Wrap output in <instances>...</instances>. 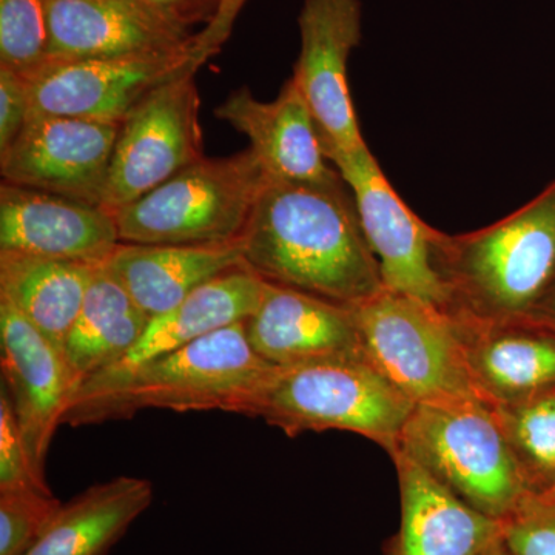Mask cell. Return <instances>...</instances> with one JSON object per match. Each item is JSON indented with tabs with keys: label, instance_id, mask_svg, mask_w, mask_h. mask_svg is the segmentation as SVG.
I'll return each instance as SVG.
<instances>
[{
	"label": "cell",
	"instance_id": "d6a6232c",
	"mask_svg": "<svg viewBox=\"0 0 555 555\" xmlns=\"http://www.w3.org/2000/svg\"><path fill=\"white\" fill-rule=\"evenodd\" d=\"M480 555H513L509 553V550H507L505 542H503L502 537L500 539H496L494 543H491L483 553Z\"/></svg>",
	"mask_w": 555,
	"mask_h": 555
},
{
	"label": "cell",
	"instance_id": "836d02e7",
	"mask_svg": "<svg viewBox=\"0 0 555 555\" xmlns=\"http://www.w3.org/2000/svg\"><path fill=\"white\" fill-rule=\"evenodd\" d=\"M542 495L547 496V499L555 500V483L553 486H551V488L547 489V491L543 492Z\"/></svg>",
	"mask_w": 555,
	"mask_h": 555
},
{
	"label": "cell",
	"instance_id": "7c38bea8",
	"mask_svg": "<svg viewBox=\"0 0 555 555\" xmlns=\"http://www.w3.org/2000/svg\"><path fill=\"white\" fill-rule=\"evenodd\" d=\"M301 50L292 80L315 119L324 155L366 145L347 82L361 40L360 0H306L298 17Z\"/></svg>",
	"mask_w": 555,
	"mask_h": 555
},
{
	"label": "cell",
	"instance_id": "ac0fdd59",
	"mask_svg": "<svg viewBox=\"0 0 555 555\" xmlns=\"http://www.w3.org/2000/svg\"><path fill=\"white\" fill-rule=\"evenodd\" d=\"M454 321L486 403L499 406L554 392V326L532 315L491 323Z\"/></svg>",
	"mask_w": 555,
	"mask_h": 555
},
{
	"label": "cell",
	"instance_id": "30bf717a",
	"mask_svg": "<svg viewBox=\"0 0 555 555\" xmlns=\"http://www.w3.org/2000/svg\"><path fill=\"white\" fill-rule=\"evenodd\" d=\"M198 115L195 73L145 98L120 124L102 207L119 210L206 158Z\"/></svg>",
	"mask_w": 555,
	"mask_h": 555
},
{
	"label": "cell",
	"instance_id": "4316f807",
	"mask_svg": "<svg viewBox=\"0 0 555 555\" xmlns=\"http://www.w3.org/2000/svg\"><path fill=\"white\" fill-rule=\"evenodd\" d=\"M62 502L50 489L0 491V555H24L57 516Z\"/></svg>",
	"mask_w": 555,
	"mask_h": 555
},
{
	"label": "cell",
	"instance_id": "ffe728a7",
	"mask_svg": "<svg viewBox=\"0 0 555 555\" xmlns=\"http://www.w3.org/2000/svg\"><path fill=\"white\" fill-rule=\"evenodd\" d=\"M266 281L246 264L208 281L181 305L150 318L144 334L126 357L80 385L78 392H90L115 382L153 358L166 356L218 328L246 321L261 299Z\"/></svg>",
	"mask_w": 555,
	"mask_h": 555
},
{
	"label": "cell",
	"instance_id": "4fadbf2b",
	"mask_svg": "<svg viewBox=\"0 0 555 555\" xmlns=\"http://www.w3.org/2000/svg\"><path fill=\"white\" fill-rule=\"evenodd\" d=\"M0 364L33 473L47 483V452L80 379L64 352L5 299H0Z\"/></svg>",
	"mask_w": 555,
	"mask_h": 555
},
{
	"label": "cell",
	"instance_id": "f1b7e54d",
	"mask_svg": "<svg viewBox=\"0 0 555 555\" xmlns=\"http://www.w3.org/2000/svg\"><path fill=\"white\" fill-rule=\"evenodd\" d=\"M50 489L33 473L27 449L22 440L13 404L5 386L0 389V491Z\"/></svg>",
	"mask_w": 555,
	"mask_h": 555
},
{
	"label": "cell",
	"instance_id": "d6986e66",
	"mask_svg": "<svg viewBox=\"0 0 555 555\" xmlns=\"http://www.w3.org/2000/svg\"><path fill=\"white\" fill-rule=\"evenodd\" d=\"M400 486V528L386 555H480L503 521L478 513L406 455H392Z\"/></svg>",
	"mask_w": 555,
	"mask_h": 555
},
{
	"label": "cell",
	"instance_id": "4dcf8cb0",
	"mask_svg": "<svg viewBox=\"0 0 555 555\" xmlns=\"http://www.w3.org/2000/svg\"><path fill=\"white\" fill-rule=\"evenodd\" d=\"M160 16L192 30L196 25L206 28L225 17H235L244 0H141Z\"/></svg>",
	"mask_w": 555,
	"mask_h": 555
},
{
	"label": "cell",
	"instance_id": "484cf974",
	"mask_svg": "<svg viewBox=\"0 0 555 555\" xmlns=\"http://www.w3.org/2000/svg\"><path fill=\"white\" fill-rule=\"evenodd\" d=\"M49 61L43 0H0V67L28 78Z\"/></svg>",
	"mask_w": 555,
	"mask_h": 555
},
{
	"label": "cell",
	"instance_id": "9a60e30c",
	"mask_svg": "<svg viewBox=\"0 0 555 555\" xmlns=\"http://www.w3.org/2000/svg\"><path fill=\"white\" fill-rule=\"evenodd\" d=\"M120 244L115 215L21 185H0V251L104 266Z\"/></svg>",
	"mask_w": 555,
	"mask_h": 555
},
{
	"label": "cell",
	"instance_id": "44dd1931",
	"mask_svg": "<svg viewBox=\"0 0 555 555\" xmlns=\"http://www.w3.org/2000/svg\"><path fill=\"white\" fill-rule=\"evenodd\" d=\"M246 264L240 241L207 246L120 243L104 268L149 318L181 305L208 281Z\"/></svg>",
	"mask_w": 555,
	"mask_h": 555
},
{
	"label": "cell",
	"instance_id": "2e32d148",
	"mask_svg": "<svg viewBox=\"0 0 555 555\" xmlns=\"http://www.w3.org/2000/svg\"><path fill=\"white\" fill-rule=\"evenodd\" d=\"M215 116L250 141L248 149L272 181L324 185L343 181L324 155L315 119L294 80L288 79L269 102L241 87L215 108Z\"/></svg>",
	"mask_w": 555,
	"mask_h": 555
},
{
	"label": "cell",
	"instance_id": "83f0119b",
	"mask_svg": "<svg viewBox=\"0 0 555 555\" xmlns=\"http://www.w3.org/2000/svg\"><path fill=\"white\" fill-rule=\"evenodd\" d=\"M502 539L513 555H555V500L526 496L503 521Z\"/></svg>",
	"mask_w": 555,
	"mask_h": 555
},
{
	"label": "cell",
	"instance_id": "9c48e42d",
	"mask_svg": "<svg viewBox=\"0 0 555 555\" xmlns=\"http://www.w3.org/2000/svg\"><path fill=\"white\" fill-rule=\"evenodd\" d=\"M326 158L352 192L358 219L374 251L385 288L448 313V292L434 268L433 225L400 198L367 144Z\"/></svg>",
	"mask_w": 555,
	"mask_h": 555
},
{
	"label": "cell",
	"instance_id": "277c9868",
	"mask_svg": "<svg viewBox=\"0 0 555 555\" xmlns=\"http://www.w3.org/2000/svg\"><path fill=\"white\" fill-rule=\"evenodd\" d=\"M397 452L494 520L505 521L532 494L494 408L480 398L415 404Z\"/></svg>",
	"mask_w": 555,
	"mask_h": 555
},
{
	"label": "cell",
	"instance_id": "f546056e",
	"mask_svg": "<svg viewBox=\"0 0 555 555\" xmlns=\"http://www.w3.org/2000/svg\"><path fill=\"white\" fill-rule=\"evenodd\" d=\"M33 115L27 80L0 67V155L13 145Z\"/></svg>",
	"mask_w": 555,
	"mask_h": 555
},
{
	"label": "cell",
	"instance_id": "3957f363",
	"mask_svg": "<svg viewBox=\"0 0 555 555\" xmlns=\"http://www.w3.org/2000/svg\"><path fill=\"white\" fill-rule=\"evenodd\" d=\"M276 371L255 352L241 321L153 358L100 389L76 393L62 425L130 418L144 409L254 416Z\"/></svg>",
	"mask_w": 555,
	"mask_h": 555
},
{
	"label": "cell",
	"instance_id": "1f68e13d",
	"mask_svg": "<svg viewBox=\"0 0 555 555\" xmlns=\"http://www.w3.org/2000/svg\"><path fill=\"white\" fill-rule=\"evenodd\" d=\"M532 317L539 318V320L545 321V323L555 327V278Z\"/></svg>",
	"mask_w": 555,
	"mask_h": 555
},
{
	"label": "cell",
	"instance_id": "7a4b0ae2",
	"mask_svg": "<svg viewBox=\"0 0 555 555\" xmlns=\"http://www.w3.org/2000/svg\"><path fill=\"white\" fill-rule=\"evenodd\" d=\"M430 244L449 315L477 323L532 315L555 278V179L495 224L460 235L433 229Z\"/></svg>",
	"mask_w": 555,
	"mask_h": 555
},
{
	"label": "cell",
	"instance_id": "52a82bcc",
	"mask_svg": "<svg viewBox=\"0 0 555 555\" xmlns=\"http://www.w3.org/2000/svg\"><path fill=\"white\" fill-rule=\"evenodd\" d=\"M353 312L364 358L412 403L483 400L444 310L385 288Z\"/></svg>",
	"mask_w": 555,
	"mask_h": 555
},
{
	"label": "cell",
	"instance_id": "ba28073f",
	"mask_svg": "<svg viewBox=\"0 0 555 555\" xmlns=\"http://www.w3.org/2000/svg\"><path fill=\"white\" fill-rule=\"evenodd\" d=\"M233 17L204 28L188 50L116 60L47 61L27 80L33 115L120 124L153 91L196 73L224 42Z\"/></svg>",
	"mask_w": 555,
	"mask_h": 555
},
{
	"label": "cell",
	"instance_id": "603a6c76",
	"mask_svg": "<svg viewBox=\"0 0 555 555\" xmlns=\"http://www.w3.org/2000/svg\"><path fill=\"white\" fill-rule=\"evenodd\" d=\"M98 268L87 262L0 251V299L20 310L64 352L65 339Z\"/></svg>",
	"mask_w": 555,
	"mask_h": 555
},
{
	"label": "cell",
	"instance_id": "cb8c5ba5",
	"mask_svg": "<svg viewBox=\"0 0 555 555\" xmlns=\"http://www.w3.org/2000/svg\"><path fill=\"white\" fill-rule=\"evenodd\" d=\"M149 321L126 288L100 266L64 346L65 358L80 385L126 357Z\"/></svg>",
	"mask_w": 555,
	"mask_h": 555
},
{
	"label": "cell",
	"instance_id": "5b68a950",
	"mask_svg": "<svg viewBox=\"0 0 555 555\" xmlns=\"http://www.w3.org/2000/svg\"><path fill=\"white\" fill-rule=\"evenodd\" d=\"M415 404L366 358L278 367L254 416L288 437L346 430L392 455Z\"/></svg>",
	"mask_w": 555,
	"mask_h": 555
},
{
	"label": "cell",
	"instance_id": "8992f818",
	"mask_svg": "<svg viewBox=\"0 0 555 555\" xmlns=\"http://www.w3.org/2000/svg\"><path fill=\"white\" fill-rule=\"evenodd\" d=\"M269 177L250 149L203 158L113 211L120 243L207 246L240 241Z\"/></svg>",
	"mask_w": 555,
	"mask_h": 555
},
{
	"label": "cell",
	"instance_id": "e0dca14e",
	"mask_svg": "<svg viewBox=\"0 0 555 555\" xmlns=\"http://www.w3.org/2000/svg\"><path fill=\"white\" fill-rule=\"evenodd\" d=\"M244 327L255 352L278 367L364 358L353 308L268 281Z\"/></svg>",
	"mask_w": 555,
	"mask_h": 555
},
{
	"label": "cell",
	"instance_id": "7402d4cb",
	"mask_svg": "<svg viewBox=\"0 0 555 555\" xmlns=\"http://www.w3.org/2000/svg\"><path fill=\"white\" fill-rule=\"evenodd\" d=\"M153 485L120 476L91 486L62 507L24 555H107L152 505Z\"/></svg>",
	"mask_w": 555,
	"mask_h": 555
},
{
	"label": "cell",
	"instance_id": "6da1fadb",
	"mask_svg": "<svg viewBox=\"0 0 555 555\" xmlns=\"http://www.w3.org/2000/svg\"><path fill=\"white\" fill-rule=\"evenodd\" d=\"M244 262L262 280L346 308L385 291L346 182L269 179L241 236Z\"/></svg>",
	"mask_w": 555,
	"mask_h": 555
},
{
	"label": "cell",
	"instance_id": "8fae6325",
	"mask_svg": "<svg viewBox=\"0 0 555 555\" xmlns=\"http://www.w3.org/2000/svg\"><path fill=\"white\" fill-rule=\"evenodd\" d=\"M119 129L118 124L31 115L0 155L2 182L102 206Z\"/></svg>",
	"mask_w": 555,
	"mask_h": 555
},
{
	"label": "cell",
	"instance_id": "d4e9b609",
	"mask_svg": "<svg viewBox=\"0 0 555 555\" xmlns=\"http://www.w3.org/2000/svg\"><path fill=\"white\" fill-rule=\"evenodd\" d=\"M494 408L532 494L555 483V390Z\"/></svg>",
	"mask_w": 555,
	"mask_h": 555
},
{
	"label": "cell",
	"instance_id": "5bb4252c",
	"mask_svg": "<svg viewBox=\"0 0 555 555\" xmlns=\"http://www.w3.org/2000/svg\"><path fill=\"white\" fill-rule=\"evenodd\" d=\"M49 61L116 60L188 50L201 33L160 16L141 0H43Z\"/></svg>",
	"mask_w": 555,
	"mask_h": 555
}]
</instances>
